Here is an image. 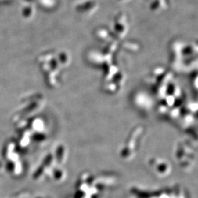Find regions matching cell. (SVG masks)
<instances>
[{
	"label": "cell",
	"mask_w": 198,
	"mask_h": 198,
	"mask_svg": "<svg viewBox=\"0 0 198 198\" xmlns=\"http://www.w3.org/2000/svg\"><path fill=\"white\" fill-rule=\"evenodd\" d=\"M42 168H40V169H38L35 172V173L34 174V176H33V177H34V179H37L38 177H39V176L41 175V174L42 173Z\"/></svg>",
	"instance_id": "1"
}]
</instances>
